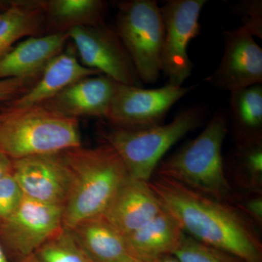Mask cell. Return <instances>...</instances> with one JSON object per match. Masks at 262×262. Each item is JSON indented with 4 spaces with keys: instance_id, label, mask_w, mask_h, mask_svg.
I'll use <instances>...</instances> for the list:
<instances>
[{
    "instance_id": "7402d4cb",
    "label": "cell",
    "mask_w": 262,
    "mask_h": 262,
    "mask_svg": "<svg viewBox=\"0 0 262 262\" xmlns=\"http://www.w3.org/2000/svg\"><path fill=\"white\" fill-rule=\"evenodd\" d=\"M34 254L40 262H93L72 232L64 227Z\"/></svg>"
},
{
    "instance_id": "5bb4252c",
    "label": "cell",
    "mask_w": 262,
    "mask_h": 262,
    "mask_svg": "<svg viewBox=\"0 0 262 262\" xmlns=\"http://www.w3.org/2000/svg\"><path fill=\"white\" fill-rule=\"evenodd\" d=\"M101 75L98 71L82 65L72 43L54 57L45 67L35 84L27 92L13 101L5 103L7 107L19 108L42 104L74 82L89 77Z\"/></svg>"
},
{
    "instance_id": "cb8c5ba5",
    "label": "cell",
    "mask_w": 262,
    "mask_h": 262,
    "mask_svg": "<svg viewBox=\"0 0 262 262\" xmlns=\"http://www.w3.org/2000/svg\"><path fill=\"white\" fill-rule=\"evenodd\" d=\"M234 10L242 21L241 27L253 37L262 39L261 0H243L234 5Z\"/></svg>"
},
{
    "instance_id": "8fae6325",
    "label": "cell",
    "mask_w": 262,
    "mask_h": 262,
    "mask_svg": "<svg viewBox=\"0 0 262 262\" xmlns=\"http://www.w3.org/2000/svg\"><path fill=\"white\" fill-rule=\"evenodd\" d=\"M13 161V177L24 196L44 204L64 207L72 176L62 153Z\"/></svg>"
},
{
    "instance_id": "f546056e",
    "label": "cell",
    "mask_w": 262,
    "mask_h": 262,
    "mask_svg": "<svg viewBox=\"0 0 262 262\" xmlns=\"http://www.w3.org/2000/svg\"><path fill=\"white\" fill-rule=\"evenodd\" d=\"M20 262H40L35 256V254H32L30 256H26V257L21 258Z\"/></svg>"
},
{
    "instance_id": "6da1fadb",
    "label": "cell",
    "mask_w": 262,
    "mask_h": 262,
    "mask_svg": "<svg viewBox=\"0 0 262 262\" xmlns=\"http://www.w3.org/2000/svg\"><path fill=\"white\" fill-rule=\"evenodd\" d=\"M148 184L184 233L245 262H262L261 244L256 232L233 207L172 179L155 176Z\"/></svg>"
},
{
    "instance_id": "52a82bcc",
    "label": "cell",
    "mask_w": 262,
    "mask_h": 262,
    "mask_svg": "<svg viewBox=\"0 0 262 262\" xmlns=\"http://www.w3.org/2000/svg\"><path fill=\"white\" fill-rule=\"evenodd\" d=\"M193 87L167 84L158 89L117 83L108 110L111 126L141 130L163 125L170 108L192 91Z\"/></svg>"
},
{
    "instance_id": "e0dca14e",
    "label": "cell",
    "mask_w": 262,
    "mask_h": 262,
    "mask_svg": "<svg viewBox=\"0 0 262 262\" xmlns=\"http://www.w3.org/2000/svg\"><path fill=\"white\" fill-rule=\"evenodd\" d=\"M184 233L178 222L163 208L153 220L124 237L133 257L155 262L162 256L173 255Z\"/></svg>"
},
{
    "instance_id": "2e32d148",
    "label": "cell",
    "mask_w": 262,
    "mask_h": 262,
    "mask_svg": "<svg viewBox=\"0 0 262 262\" xmlns=\"http://www.w3.org/2000/svg\"><path fill=\"white\" fill-rule=\"evenodd\" d=\"M68 33L27 37L0 59V79L26 78L42 75L54 57L64 50Z\"/></svg>"
},
{
    "instance_id": "30bf717a",
    "label": "cell",
    "mask_w": 262,
    "mask_h": 262,
    "mask_svg": "<svg viewBox=\"0 0 262 262\" xmlns=\"http://www.w3.org/2000/svg\"><path fill=\"white\" fill-rule=\"evenodd\" d=\"M63 208L23 196L15 211L0 223V237L20 257L34 254L63 228Z\"/></svg>"
},
{
    "instance_id": "277c9868",
    "label": "cell",
    "mask_w": 262,
    "mask_h": 262,
    "mask_svg": "<svg viewBox=\"0 0 262 262\" xmlns=\"http://www.w3.org/2000/svg\"><path fill=\"white\" fill-rule=\"evenodd\" d=\"M227 132V114L217 112L195 139L160 162L155 176L225 202L231 192L222 153Z\"/></svg>"
},
{
    "instance_id": "3957f363",
    "label": "cell",
    "mask_w": 262,
    "mask_h": 262,
    "mask_svg": "<svg viewBox=\"0 0 262 262\" xmlns=\"http://www.w3.org/2000/svg\"><path fill=\"white\" fill-rule=\"evenodd\" d=\"M82 146L78 119L45 106H0V151L12 160L58 154Z\"/></svg>"
},
{
    "instance_id": "5b68a950",
    "label": "cell",
    "mask_w": 262,
    "mask_h": 262,
    "mask_svg": "<svg viewBox=\"0 0 262 262\" xmlns=\"http://www.w3.org/2000/svg\"><path fill=\"white\" fill-rule=\"evenodd\" d=\"M204 110L193 106L179 112L171 122L141 130L111 126L103 141L119 155L130 178L148 182L164 155L191 131L201 126Z\"/></svg>"
},
{
    "instance_id": "ffe728a7",
    "label": "cell",
    "mask_w": 262,
    "mask_h": 262,
    "mask_svg": "<svg viewBox=\"0 0 262 262\" xmlns=\"http://www.w3.org/2000/svg\"><path fill=\"white\" fill-rule=\"evenodd\" d=\"M107 6L103 0H45L46 34L105 25Z\"/></svg>"
},
{
    "instance_id": "484cf974",
    "label": "cell",
    "mask_w": 262,
    "mask_h": 262,
    "mask_svg": "<svg viewBox=\"0 0 262 262\" xmlns=\"http://www.w3.org/2000/svg\"><path fill=\"white\" fill-rule=\"evenodd\" d=\"M40 76L26 78L0 79V103L9 102L25 94L37 82Z\"/></svg>"
},
{
    "instance_id": "d6986e66",
    "label": "cell",
    "mask_w": 262,
    "mask_h": 262,
    "mask_svg": "<svg viewBox=\"0 0 262 262\" xmlns=\"http://www.w3.org/2000/svg\"><path fill=\"white\" fill-rule=\"evenodd\" d=\"M70 230L93 262H121L132 256L125 237L103 215L83 221Z\"/></svg>"
},
{
    "instance_id": "f1b7e54d",
    "label": "cell",
    "mask_w": 262,
    "mask_h": 262,
    "mask_svg": "<svg viewBox=\"0 0 262 262\" xmlns=\"http://www.w3.org/2000/svg\"><path fill=\"white\" fill-rule=\"evenodd\" d=\"M155 262H180L173 255H166L158 258Z\"/></svg>"
},
{
    "instance_id": "83f0119b",
    "label": "cell",
    "mask_w": 262,
    "mask_h": 262,
    "mask_svg": "<svg viewBox=\"0 0 262 262\" xmlns=\"http://www.w3.org/2000/svg\"><path fill=\"white\" fill-rule=\"evenodd\" d=\"M13 160L0 151V180L13 173Z\"/></svg>"
},
{
    "instance_id": "1f68e13d",
    "label": "cell",
    "mask_w": 262,
    "mask_h": 262,
    "mask_svg": "<svg viewBox=\"0 0 262 262\" xmlns=\"http://www.w3.org/2000/svg\"><path fill=\"white\" fill-rule=\"evenodd\" d=\"M0 262H8L1 244H0Z\"/></svg>"
},
{
    "instance_id": "4fadbf2b",
    "label": "cell",
    "mask_w": 262,
    "mask_h": 262,
    "mask_svg": "<svg viewBox=\"0 0 262 262\" xmlns=\"http://www.w3.org/2000/svg\"><path fill=\"white\" fill-rule=\"evenodd\" d=\"M117 84L103 75L89 76L74 82L41 106L72 118L106 119Z\"/></svg>"
},
{
    "instance_id": "7c38bea8",
    "label": "cell",
    "mask_w": 262,
    "mask_h": 262,
    "mask_svg": "<svg viewBox=\"0 0 262 262\" xmlns=\"http://www.w3.org/2000/svg\"><path fill=\"white\" fill-rule=\"evenodd\" d=\"M224 53L220 64L205 81L229 91L262 84V48L243 27L225 31Z\"/></svg>"
},
{
    "instance_id": "9c48e42d",
    "label": "cell",
    "mask_w": 262,
    "mask_h": 262,
    "mask_svg": "<svg viewBox=\"0 0 262 262\" xmlns=\"http://www.w3.org/2000/svg\"><path fill=\"white\" fill-rule=\"evenodd\" d=\"M67 33L84 67L98 71L117 83L143 87L144 84L115 28L105 24L76 27Z\"/></svg>"
},
{
    "instance_id": "4dcf8cb0",
    "label": "cell",
    "mask_w": 262,
    "mask_h": 262,
    "mask_svg": "<svg viewBox=\"0 0 262 262\" xmlns=\"http://www.w3.org/2000/svg\"><path fill=\"white\" fill-rule=\"evenodd\" d=\"M12 0H0V11L11 4Z\"/></svg>"
},
{
    "instance_id": "ba28073f",
    "label": "cell",
    "mask_w": 262,
    "mask_h": 262,
    "mask_svg": "<svg viewBox=\"0 0 262 262\" xmlns=\"http://www.w3.org/2000/svg\"><path fill=\"white\" fill-rule=\"evenodd\" d=\"M206 0H168L160 8L164 23L161 72L168 84L183 86L192 74L189 43L201 34L199 20Z\"/></svg>"
},
{
    "instance_id": "603a6c76",
    "label": "cell",
    "mask_w": 262,
    "mask_h": 262,
    "mask_svg": "<svg viewBox=\"0 0 262 262\" xmlns=\"http://www.w3.org/2000/svg\"><path fill=\"white\" fill-rule=\"evenodd\" d=\"M180 262H245L230 253L212 247L184 233L173 253Z\"/></svg>"
},
{
    "instance_id": "d4e9b609",
    "label": "cell",
    "mask_w": 262,
    "mask_h": 262,
    "mask_svg": "<svg viewBox=\"0 0 262 262\" xmlns=\"http://www.w3.org/2000/svg\"><path fill=\"white\" fill-rule=\"evenodd\" d=\"M23 196L13 173L0 180V223L15 211Z\"/></svg>"
},
{
    "instance_id": "8992f818",
    "label": "cell",
    "mask_w": 262,
    "mask_h": 262,
    "mask_svg": "<svg viewBox=\"0 0 262 262\" xmlns=\"http://www.w3.org/2000/svg\"><path fill=\"white\" fill-rule=\"evenodd\" d=\"M117 35L143 84L155 83L161 74L164 23L155 0H126L117 7Z\"/></svg>"
},
{
    "instance_id": "ac0fdd59",
    "label": "cell",
    "mask_w": 262,
    "mask_h": 262,
    "mask_svg": "<svg viewBox=\"0 0 262 262\" xmlns=\"http://www.w3.org/2000/svg\"><path fill=\"white\" fill-rule=\"evenodd\" d=\"M45 34V0H12L0 11V59L22 38Z\"/></svg>"
},
{
    "instance_id": "9a60e30c",
    "label": "cell",
    "mask_w": 262,
    "mask_h": 262,
    "mask_svg": "<svg viewBox=\"0 0 262 262\" xmlns=\"http://www.w3.org/2000/svg\"><path fill=\"white\" fill-rule=\"evenodd\" d=\"M162 211L163 208L148 182L129 177L102 215L125 236L145 225Z\"/></svg>"
},
{
    "instance_id": "d6a6232c",
    "label": "cell",
    "mask_w": 262,
    "mask_h": 262,
    "mask_svg": "<svg viewBox=\"0 0 262 262\" xmlns=\"http://www.w3.org/2000/svg\"><path fill=\"white\" fill-rule=\"evenodd\" d=\"M121 262H146L142 261V260L139 259V258H136L135 257H133V256H131V257H129L128 258H127V259L124 260V261H122Z\"/></svg>"
},
{
    "instance_id": "44dd1931",
    "label": "cell",
    "mask_w": 262,
    "mask_h": 262,
    "mask_svg": "<svg viewBox=\"0 0 262 262\" xmlns=\"http://www.w3.org/2000/svg\"><path fill=\"white\" fill-rule=\"evenodd\" d=\"M228 115L237 145L261 140L262 84L229 93Z\"/></svg>"
},
{
    "instance_id": "7a4b0ae2",
    "label": "cell",
    "mask_w": 262,
    "mask_h": 262,
    "mask_svg": "<svg viewBox=\"0 0 262 262\" xmlns=\"http://www.w3.org/2000/svg\"><path fill=\"white\" fill-rule=\"evenodd\" d=\"M61 153L72 176L63 227L72 229L83 221L102 215L129 175L119 155L106 143Z\"/></svg>"
},
{
    "instance_id": "4316f807",
    "label": "cell",
    "mask_w": 262,
    "mask_h": 262,
    "mask_svg": "<svg viewBox=\"0 0 262 262\" xmlns=\"http://www.w3.org/2000/svg\"><path fill=\"white\" fill-rule=\"evenodd\" d=\"M246 208L248 213L252 215L253 218L258 222L262 220V201L261 198H256L248 202Z\"/></svg>"
}]
</instances>
